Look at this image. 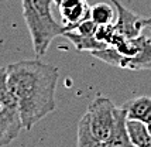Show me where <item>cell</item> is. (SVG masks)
I'll return each instance as SVG.
<instances>
[{
    "label": "cell",
    "mask_w": 151,
    "mask_h": 147,
    "mask_svg": "<svg viewBox=\"0 0 151 147\" xmlns=\"http://www.w3.org/2000/svg\"><path fill=\"white\" fill-rule=\"evenodd\" d=\"M113 6L116 9L117 19L113 23L114 31L126 38H136L144 31L148 19L141 17L138 14L133 13L132 10L126 9L119 0H112Z\"/></svg>",
    "instance_id": "obj_5"
},
{
    "label": "cell",
    "mask_w": 151,
    "mask_h": 147,
    "mask_svg": "<svg viewBox=\"0 0 151 147\" xmlns=\"http://www.w3.org/2000/svg\"><path fill=\"white\" fill-rule=\"evenodd\" d=\"M113 35H114V26H113V24L98 26L96 33H95V37H96L99 41L107 44V45H110V43H112V40H113Z\"/></svg>",
    "instance_id": "obj_13"
},
{
    "label": "cell",
    "mask_w": 151,
    "mask_h": 147,
    "mask_svg": "<svg viewBox=\"0 0 151 147\" xmlns=\"http://www.w3.org/2000/svg\"><path fill=\"white\" fill-rule=\"evenodd\" d=\"M114 109L116 105L109 98L99 96L89 103L86 116L89 119V126L92 133L99 140L107 141L114 125Z\"/></svg>",
    "instance_id": "obj_3"
},
{
    "label": "cell",
    "mask_w": 151,
    "mask_h": 147,
    "mask_svg": "<svg viewBox=\"0 0 151 147\" xmlns=\"http://www.w3.org/2000/svg\"><path fill=\"white\" fill-rule=\"evenodd\" d=\"M23 130L17 102L6 85L3 88V106L0 107V147L10 144Z\"/></svg>",
    "instance_id": "obj_4"
},
{
    "label": "cell",
    "mask_w": 151,
    "mask_h": 147,
    "mask_svg": "<svg viewBox=\"0 0 151 147\" xmlns=\"http://www.w3.org/2000/svg\"><path fill=\"white\" fill-rule=\"evenodd\" d=\"M147 127H148V132L151 133V122H150V123H147Z\"/></svg>",
    "instance_id": "obj_15"
},
{
    "label": "cell",
    "mask_w": 151,
    "mask_h": 147,
    "mask_svg": "<svg viewBox=\"0 0 151 147\" xmlns=\"http://www.w3.org/2000/svg\"><path fill=\"white\" fill-rule=\"evenodd\" d=\"M107 147H134L127 130V112L123 106L114 109V125L110 137L106 141Z\"/></svg>",
    "instance_id": "obj_7"
},
{
    "label": "cell",
    "mask_w": 151,
    "mask_h": 147,
    "mask_svg": "<svg viewBox=\"0 0 151 147\" xmlns=\"http://www.w3.org/2000/svg\"><path fill=\"white\" fill-rule=\"evenodd\" d=\"M109 3H96L91 7V19L95 24L98 26H105V24H113L114 23V12Z\"/></svg>",
    "instance_id": "obj_12"
},
{
    "label": "cell",
    "mask_w": 151,
    "mask_h": 147,
    "mask_svg": "<svg viewBox=\"0 0 151 147\" xmlns=\"http://www.w3.org/2000/svg\"><path fill=\"white\" fill-rule=\"evenodd\" d=\"M58 78V68L40 60L19 61L6 67L7 88L17 102L24 130H31L55 110Z\"/></svg>",
    "instance_id": "obj_1"
},
{
    "label": "cell",
    "mask_w": 151,
    "mask_h": 147,
    "mask_svg": "<svg viewBox=\"0 0 151 147\" xmlns=\"http://www.w3.org/2000/svg\"><path fill=\"white\" fill-rule=\"evenodd\" d=\"M123 107L127 112V119L150 123L151 122V96H138L127 100Z\"/></svg>",
    "instance_id": "obj_8"
},
{
    "label": "cell",
    "mask_w": 151,
    "mask_h": 147,
    "mask_svg": "<svg viewBox=\"0 0 151 147\" xmlns=\"http://www.w3.org/2000/svg\"><path fill=\"white\" fill-rule=\"evenodd\" d=\"M62 37H65L72 43L75 48L78 51H89V53H93V51H98V50H103V48L109 47L107 44L99 41L95 35H82V34H78L75 31H65L62 34Z\"/></svg>",
    "instance_id": "obj_9"
},
{
    "label": "cell",
    "mask_w": 151,
    "mask_h": 147,
    "mask_svg": "<svg viewBox=\"0 0 151 147\" xmlns=\"http://www.w3.org/2000/svg\"><path fill=\"white\" fill-rule=\"evenodd\" d=\"M127 130L134 147H151V133L148 132L147 123L127 119Z\"/></svg>",
    "instance_id": "obj_10"
},
{
    "label": "cell",
    "mask_w": 151,
    "mask_h": 147,
    "mask_svg": "<svg viewBox=\"0 0 151 147\" xmlns=\"http://www.w3.org/2000/svg\"><path fill=\"white\" fill-rule=\"evenodd\" d=\"M54 0H21L23 17L33 41L37 57H42L58 35L65 33V27L52 16Z\"/></svg>",
    "instance_id": "obj_2"
},
{
    "label": "cell",
    "mask_w": 151,
    "mask_h": 147,
    "mask_svg": "<svg viewBox=\"0 0 151 147\" xmlns=\"http://www.w3.org/2000/svg\"><path fill=\"white\" fill-rule=\"evenodd\" d=\"M58 7L65 31L73 30L79 23L91 19V6L86 0H54Z\"/></svg>",
    "instance_id": "obj_6"
},
{
    "label": "cell",
    "mask_w": 151,
    "mask_h": 147,
    "mask_svg": "<svg viewBox=\"0 0 151 147\" xmlns=\"http://www.w3.org/2000/svg\"><path fill=\"white\" fill-rule=\"evenodd\" d=\"M144 31H145V33H147V34H148V35L151 37V17L148 19V23H147V26H145Z\"/></svg>",
    "instance_id": "obj_14"
},
{
    "label": "cell",
    "mask_w": 151,
    "mask_h": 147,
    "mask_svg": "<svg viewBox=\"0 0 151 147\" xmlns=\"http://www.w3.org/2000/svg\"><path fill=\"white\" fill-rule=\"evenodd\" d=\"M76 147H107L106 141L99 140L92 133L86 113L81 117V120L78 123V144H76Z\"/></svg>",
    "instance_id": "obj_11"
}]
</instances>
